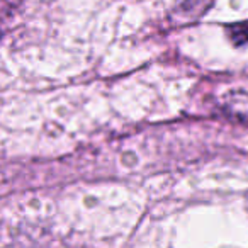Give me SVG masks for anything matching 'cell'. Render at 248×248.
<instances>
[{
  "label": "cell",
  "instance_id": "obj_1",
  "mask_svg": "<svg viewBox=\"0 0 248 248\" xmlns=\"http://www.w3.org/2000/svg\"><path fill=\"white\" fill-rule=\"evenodd\" d=\"M221 109L230 119L247 123L248 121V95L245 92H231L224 97Z\"/></svg>",
  "mask_w": 248,
  "mask_h": 248
},
{
  "label": "cell",
  "instance_id": "obj_2",
  "mask_svg": "<svg viewBox=\"0 0 248 248\" xmlns=\"http://www.w3.org/2000/svg\"><path fill=\"white\" fill-rule=\"evenodd\" d=\"M211 4H213V0H186L177 12L180 14V17H186L187 21L189 19L192 21V19L202 16L211 7Z\"/></svg>",
  "mask_w": 248,
  "mask_h": 248
},
{
  "label": "cell",
  "instance_id": "obj_3",
  "mask_svg": "<svg viewBox=\"0 0 248 248\" xmlns=\"http://www.w3.org/2000/svg\"><path fill=\"white\" fill-rule=\"evenodd\" d=\"M228 36L236 46L248 43V22H238L228 28Z\"/></svg>",
  "mask_w": 248,
  "mask_h": 248
}]
</instances>
